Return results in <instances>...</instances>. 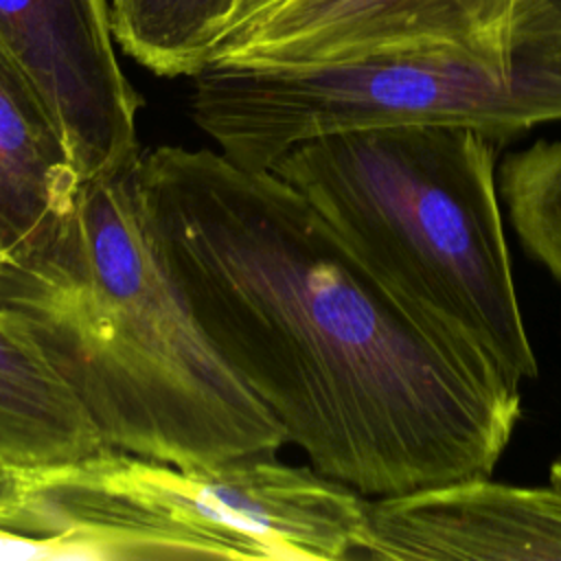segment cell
Returning <instances> with one entry per match:
<instances>
[{"label": "cell", "mask_w": 561, "mask_h": 561, "mask_svg": "<svg viewBox=\"0 0 561 561\" xmlns=\"http://www.w3.org/2000/svg\"><path fill=\"white\" fill-rule=\"evenodd\" d=\"M4 259H7V254H4V252H2V248H0V263H2Z\"/></svg>", "instance_id": "obj_15"}, {"label": "cell", "mask_w": 561, "mask_h": 561, "mask_svg": "<svg viewBox=\"0 0 561 561\" xmlns=\"http://www.w3.org/2000/svg\"><path fill=\"white\" fill-rule=\"evenodd\" d=\"M519 0H287L226 35L210 64H322L381 53L462 50L495 66L517 59Z\"/></svg>", "instance_id": "obj_7"}, {"label": "cell", "mask_w": 561, "mask_h": 561, "mask_svg": "<svg viewBox=\"0 0 561 561\" xmlns=\"http://www.w3.org/2000/svg\"><path fill=\"white\" fill-rule=\"evenodd\" d=\"M513 44L561 46V0H519Z\"/></svg>", "instance_id": "obj_13"}, {"label": "cell", "mask_w": 561, "mask_h": 561, "mask_svg": "<svg viewBox=\"0 0 561 561\" xmlns=\"http://www.w3.org/2000/svg\"><path fill=\"white\" fill-rule=\"evenodd\" d=\"M81 175L42 94L0 44V248L7 256L50 237L72 210Z\"/></svg>", "instance_id": "obj_9"}, {"label": "cell", "mask_w": 561, "mask_h": 561, "mask_svg": "<svg viewBox=\"0 0 561 561\" xmlns=\"http://www.w3.org/2000/svg\"><path fill=\"white\" fill-rule=\"evenodd\" d=\"M239 0H112L118 46L160 77L206 68L232 26Z\"/></svg>", "instance_id": "obj_11"}, {"label": "cell", "mask_w": 561, "mask_h": 561, "mask_svg": "<svg viewBox=\"0 0 561 561\" xmlns=\"http://www.w3.org/2000/svg\"><path fill=\"white\" fill-rule=\"evenodd\" d=\"M0 311L110 449L210 465L287 443L173 280L145 208L140 160L85 180L50 237L0 263Z\"/></svg>", "instance_id": "obj_2"}, {"label": "cell", "mask_w": 561, "mask_h": 561, "mask_svg": "<svg viewBox=\"0 0 561 561\" xmlns=\"http://www.w3.org/2000/svg\"><path fill=\"white\" fill-rule=\"evenodd\" d=\"M101 449L77 397L0 311V465L72 460Z\"/></svg>", "instance_id": "obj_10"}, {"label": "cell", "mask_w": 561, "mask_h": 561, "mask_svg": "<svg viewBox=\"0 0 561 561\" xmlns=\"http://www.w3.org/2000/svg\"><path fill=\"white\" fill-rule=\"evenodd\" d=\"M107 0H0V44L55 116L81 180L140 160L138 92L114 53Z\"/></svg>", "instance_id": "obj_6"}, {"label": "cell", "mask_w": 561, "mask_h": 561, "mask_svg": "<svg viewBox=\"0 0 561 561\" xmlns=\"http://www.w3.org/2000/svg\"><path fill=\"white\" fill-rule=\"evenodd\" d=\"M497 147L462 125L322 136L272 173L383 283L476 342L517 386L537 377L495 188Z\"/></svg>", "instance_id": "obj_4"}, {"label": "cell", "mask_w": 561, "mask_h": 561, "mask_svg": "<svg viewBox=\"0 0 561 561\" xmlns=\"http://www.w3.org/2000/svg\"><path fill=\"white\" fill-rule=\"evenodd\" d=\"M359 559H561V458L546 489L484 476L366 500Z\"/></svg>", "instance_id": "obj_8"}, {"label": "cell", "mask_w": 561, "mask_h": 561, "mask_svg": "<svg viewBox=\"0 0 561 561\" xmlns=\"http://www.w3.org/2000/svg\"><path fill=\"white\" fill-rule=\"evenodd\" d=\"M140 184L204 333L316 471L364 497L493 473L519 386L373 274L302 193L175 145L140 156Z\"/></svg>", "instance_id": "obj_1"}, {"label": "cell", "mask_w": 561, "mask_h": 561, "mask_svg": "<svg viewBox=\"0 0 561 561\" xmlns=\"http://www.w3.org/2000/svg\"><path fill=\"white\" fill-rule=\"evenodd\" d=\"M500 193L524 250L561 283V140L508 153Z\"/></svg>", "instance_id": "obj_12"}, {"label": "cell", "mask_w": 561, "mask_h": 561, "mask_svg": "<svg viewBox=\"0 0 561 561\" xmlns=\"http://www.w3.org/2000/svg\"><path fill=\"white\" fill-rule=\"evenodd\" d=\"M283 2H287V0H239L228 35L248 26V24H252V22H256L259 18H263L265 13H270L272 9H276Z\"/></svg>", "instance_id": "obj_14"}, {"label": "cell", "mask_w": 561, "mask_h": 561, "mask_svg": "<svg viewBox=\"0 0 561 561\" xmlns=\"http://www.w3.org/2000/svg\"><path fill=\"white\" fill-rule=\"evenodd\" d=\"M515 48L511 66L449 48L322 64L215 61L193 75L191 116L245 171H272L322 136L399 123L473 127L502 149L561 123V46Z\"/></svg>", "instance_id": "obj_5"}, {"label": "cell", "mask_w": 561, "mask_h": 561, "mask_svg": "<svg viewBox=\"0 0 561 561\" xmlns=\"http://www.w3.org/2000/svg\"><path fill=\"white\" fill-rule=\"evenodd\" d=\"M366 500L276 454L173 465L118 449L0 465V559H359Z\"/></svg>", "instance_id": "obj_3"}]
</instances>
